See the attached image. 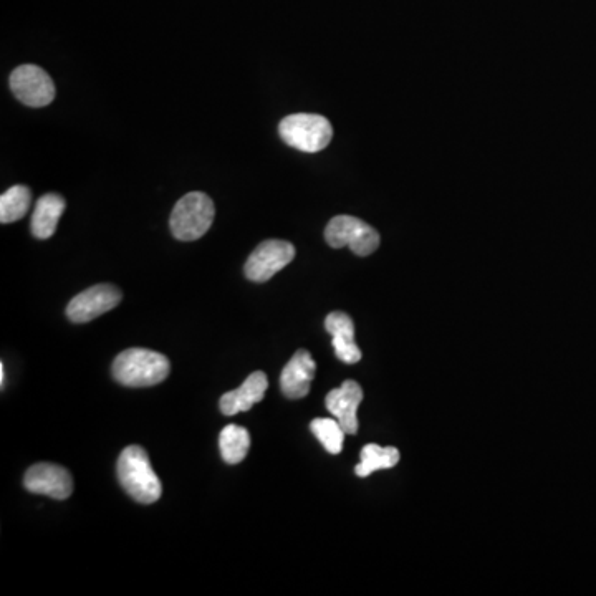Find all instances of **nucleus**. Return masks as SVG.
I'll use <instances>...</instances> for the list:
<instances>
[{"label":"nucleus","instance_id":"f257e3e1","mask_svg":"<svg viewBox=\"0 0 596 596\" xmlns=\"http://www.w3.org/2000/svg\"><path fill=\"white\" fill-rule=\"evenodd\" d=\"M116 474L121 487L140 504H154L163 494L161 481L143 447L128 446L123 449L116 464Z\"/></svg>","mask_w":596,"mask_h":596},{"label":"nucleus","instance_id":"f03ea898","mask_svg":"<svg viewBox=\"0 0 596 596\" xmlns=\"http://www.w3.org/2000/svg\"><path fill=\"white\" fill-rule=\"evenodd\" d=\"M111 373L123 386L148 388L168 378L169 360L158 351L130 348L116 356Z\"/></svg>","mask_w":596,"mask_h":596},{"label":"nucleus","instance_id":"7ed1b4c3","mask_svg":"<svg viewBox=\"0 0 596 596\" xmlns=\"http://www.w3.org/2000/svg\"><path fill=\"white\" fill-rule=\"evenodd\" d=\"M216 216L214 202L201 191H193L179 199L171 212L169 227L179 241H198L209 229Z\"/></svg>","mask_w":596,"mask_h":596},{"label":"nucleus","instance_id":"20e7f679","mask_svg":"<svg viewBox=\"0 0 596 596\" xmlns=\"http://www.w3.org/2000/svg\"><path fill=\"white\" fill-rule=\"evenodd\" d=\"M280 138L303 153H318L332 141L333 128L325 116L297 113L280 121Z\"/></svg>","mask_w":596,"mask_h":596},{"label":"nucleus","instance_id":"39448f33","mask_svg":"<svg viewBox=\"0 0 596 596\" xmlns=\"http://www.w3.org/2000/svg\"><path fill=\"white\" fill-rule=\"evenodd\" d=\"M325 239L333 249L348 247L358 257H366L380 247V234L358 217L337 216L328 222Z\"/></svg>","mask_w":596,"mask_h":596},{"label":"nucleus","instance_id":"423d86ee","mask_svg":"<svg viewBox=\"0 0 596 596\" xmlns=\"http://www.w3.org/2000/svg\"><path fill=\"white\" fill-rule=\"evenodd\" d=\"M294 259L295 247L290 242L270 239L255 247L247 259L244 272L250 282L264 284Z\"/></svg>","mask_w":596,"mask_h":596},{"label":"nucleus","instance_id":"0eeeda50","mask_svg":"<svg viewBox=\"0 0 596 596\" xmlns=\"http://www.w3.org/2000/svg\"><path fill=\"white\" fill-rule=\"evenodd\" d=\"M10 90L17 100L32 108H42L55 98V85L49 73L37 65H22L10 75Z\"/></svg>","mask_w":596,"mask_h":596},{"label":"nucleus","instance_id":"6e6552de","mask_svg":"<svg viewBox=\"0 0 596 596\" xmlns=\"http://www.w3.org/2000/svg\"><path fill=\"white\" fill-rule=\"evenodd\" d=\"M121 298H123V294L115 285H93L70 300L67 317L73 323L92 322L103 313L113 310L121 302Z\"/></svg>","mask_w":596,"mask_h":596},{"label":"nucleus","instance_id":"1a4fd4ad","mask_svg":"<svg viewBox=\"0 0 596 596\" xmlns=\"http://www.w3.org/2000/svg\"><path fill=\"white\" fill-rule=\"evenodd\" d=\"M24 484L27 491L39 496L65 500L72 496L73 479L65 467L49 462H40L25 472Z\"/></svg>","mask_w":596,"mask_h":596},{"label":"nucleus","instance_id":"9d476101","mask_svg":"<svg viewBox=\"0 0 596 596\" xmlns=\"http://www.w3.org/2000/svg\"><path fill=\"white\" fill-rule=\"evenodd\" d=\"M363 401V390L356 381H345L340 388L332 390L325 398V404L330 413L342 424L347 434L358 433V418L356 411Z\"/></svg>","mask_w":596,"mask_h":596},{"label":"nucleus","instance_id":"9b49d317","mask_svg":"<svg viewBox=\"0 0 596 596\" xmlns=\"http://www.w3.org/2000/svg\"><path fill=\"white\" fill-rule=\"evenodd\" d=\"M317 365L307 350H298L280 375V388L287 398H305L315 378Z\"/></svg>","mask_w":596,"mask_h":596},{"label":"nucleus","instance_id":"f8f14e48","mask_svg":"<svg viewBox=\"0 0 596 596\" xmlns=\"http://www.w3.org/2000/svg\"><path fill=\"white\" fill-rule=\"evenodd\" d=\"M269 388V380L264 371H255L242 383L241 388L229 391L219 401L221 413L224 416H236V414L249 411L254 404L264 399L265 391Z\"/></svg>","mask_w":596,"mask_h":596},{"label":"nucleus","instance_id":"ddd939ff","mask_svg":"<svg viewBox=\"0 0 596 596\" xmlns=\"http://www.w3.org/2000/svg\"><path fill=\"white\" fill-rule=\"evenodd\" d=\"M325 328L332 335L338 360L355 365L361 360V350L355 343V325L347 313L332 312L325 320Z\"/></svg>","mask_w":596,"mask_h":596},{"label":"nucleus","instance_id":"4468645a","mask_svg":"<svg viewBox=\"0 0 596 596\" xmlns=\"http://www.w3.org/2000/svg\"><path fill=\"white\" fill-rule=\"evenodd\" d=\"M65 211V199L60 194H45L37 201L32 216V234L37 239H50L57 231L58 221Z\"/></svg>","mask_w":596,"mask_h":596},{"label":"nucleus","instance_id":"2eb2a0df","mask_svg":"<svg viewBox=\"0 0 596 596\" xmlns=\"http://www.w3.org/2000/svg\"><path fill=\"white\" fill-rule=\"evenodd\" d=\"M396 447H380L378 444H366L361 449V462L355 467L356 476L368 477L380 469H391L399 462Z\"/></svg>","mask_w":596,"mask_h":596},{"label":"nucleus","instance_id":"dca6fc26","mask_svg":"<svg viewBox=\"0 0 596 596\" xmlns=\"http://www.w3.org/2000/svg\"><path fill=\"white\" fill-rule=\"evenodd\" d=\"M250 436L249 431L237 424H229L222 429L219 436V449H221L222 459L227 464H239L244 461L249 452Z\"/></svg>","mask_w":596,"mask_h":596},{"label":"nucleus","instance_id":"f3484780","mask_svg":"<svg viewBox=\"0 0 596 596\" xmlns=\"http://www.w3.org/2000/svg\"><path fill=\"white\" fill-rule=\"evenodd\" d=\"M32 193L27 186H12L0 196V221L2 224L20 221L29 212Z\"/></svg>","mask_w":596,"mask_h":596},{"label":"nucleus","instance_id":"a211bd4d","mask_svg":"<svg viewBox=\"0 0 596 596\" xmlns=\"http://www.w3.org/2000/svg\"><path fill=\"white\" fill-rule=\"evenodd\" d=\"M312 433L315 438L322 443V446L327 449L330 454L337 456L343 449V439H345V431H343L342 424L338 423L337 419L317 418L313 419L310 424Z\"/></svg>","mask_w":596,"mask_h":596},{"label":"nucleus","instance_id":"6ab92c4d","mask_svg":"<svg viewBox=\"0 0 596 596\" xmlns=\"http://www.w3.org/2000/svg\"><path fill=\"white\" fill-rule=\"evenodd\" d=\"M0 383H2V388L5 386V366L0 365Z\"/></svg>","mask_w":596,"mask_h":596}]
</instances>
